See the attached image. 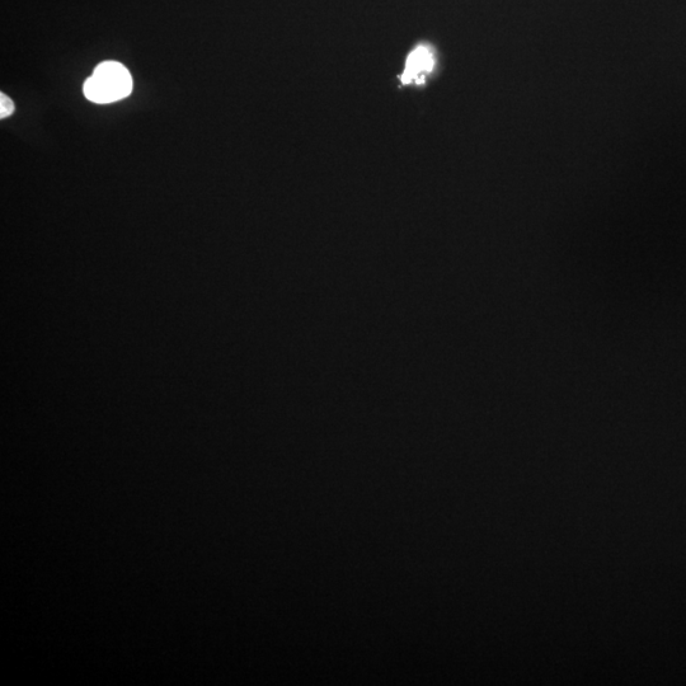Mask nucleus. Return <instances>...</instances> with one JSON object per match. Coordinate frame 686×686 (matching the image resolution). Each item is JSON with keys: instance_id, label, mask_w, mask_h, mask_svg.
Masks as SVG:
<instances>
[{"instance_id": "1", "label": "nucleus", "mask_w": 686, "mask_h": 686, "mask_svg": "<svg viewBox=\"0 0 686 686\" xmlns=\"http://www.w3.org/2000/svg\"><path fill=\"white\" fill-rule=\"evenodd\" d=\"M133 91V78L128 68L117 61H105L98 65L95 72L84 83V95L89 101L112 103L130 96Z\"/></svg>"}, {"instance_id": "3", "label": "nucleus", "mask_w": 686, "mask_h": 686, "mask_svg": "<svg viewBox=\"0 0 686 686\" xmlns=\"http://www.w3.org/2000/svg\"><path fill=\"white\" fill-rule=\"evenodd\" d=\"M14 112V103L11 98L7 97L2 93L0 95V117L6 119V117L11 116Z\"/></svg>"}, {"instance_id": "2", "label": "nucleus", "mask_w": 686, "mask_h": 686, "mask_svg": "<svg viewBox=\"0 0 686 686\" xmlns=\"http://www.w3.org/2000/svg\"><path fill=\"white\" fill-rule=\"evenodd\" d=\"M434 64V54H432L431 49L427 46H418L407 60L406 69L402 74V82L404 84H421L426 75L434 69Z\"/></svg>"}]
</instances>
